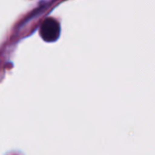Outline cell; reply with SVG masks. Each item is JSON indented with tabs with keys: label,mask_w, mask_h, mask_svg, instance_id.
I'll return each mask as SVG.
<instances>
[{
	"label": "cell",
	"mask_w": 155,
	"mask_h": 155,
	"mask_svg": "<svg viewBox=\"0 0 155 155\" xmlns=\"http://www.w3.org/2000/svg\"><path fill=\"white\" fill-rule=\"evenodd\" d=\"M60 24L53 18H47L41 26V36L46 41H54L60 36Z\"/></svg>",
	"instance_id": "cell-1"
}]
</instances>
